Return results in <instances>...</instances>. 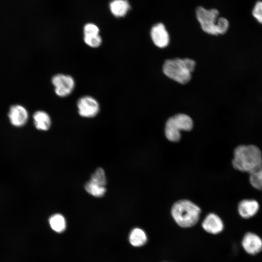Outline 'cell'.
I'll list each match as a JSON object with an SVG mask.
<instances>
[{"instance_id":"4fadbf2b","label":"cell","mask_w":262,"mask_h":262,"mask_svg":"<svg viewBox=\"0 0 262 262\" xmlns=\"http://www.w3.org/2000/svg\"><path fill=\"white\" fill-rule=\"evenodd\" d=\"M34 125L39 130L47 131L51 125V119L48 113L43 111H37L33 115Z\"/></svg>"},{"instance_id":"8992f818","label":"cell","mask_w":262,"mask_h":262,"mask_svg":"<svg viewBox=\"0 0 262 262\" xmlns=\"http://www.w3.org/2000/svg\"><path fill=\"white\" fill-rule=\"evenodd\" d=\"M55 94L59 97H65L69 95L74 89L75 82L70 75L57 74L51 79Z\"/></svg>"},{"instance_id":"5bb4252c","label":"cell","mask_w":262,"mask_h":262,"mask_svg":"<svg viewBox=\"0 0 262 262\" xmlns=\"http://www.w3.org/2000/svg\"><path fill=\"white\" fill-rule=\"evenodd\" d=\"M112 14L117 17L124 16L130 9V5L127 0H113L109 5Z\"/></svg>"},{"instance_id":"7a4b0ae2","label":"cell","mask_w":262,"mask_h":262,"mask_svg":"<svg viewBox=\"0 0 262 262\" xmlns=\"http://www.w3.org/2000/svg\"><path fill=\"white\" fill-rule=\"evenodd\" d=\"M195 62L189 58H175L165 61L163 70L168 78L181 83H187L195 67Z\"/></svg>"},{"instance_id":"30bf717a","label":"cell","mask_w":262,"mask_h":262,"mask_svg":"<svg viewBox=\"0 0 262 262\" xmlns=\"http://www.w3.org/2000/svg\"><path fill=\"white\" fill-rule=\"evenodd\" d=\"M150 35L154 44L161 48L166 47L169 42V36L164 25L159 23L151 28Z\"/></svg>"},{"instance_id":"6da1fadb","label":"cell","mask_w":262,"mask_h":262,"mask_svg":"<svg viewBox=\"0 0 262 262\" xmlns=\"http://www.w3.org/2000/svg\"><path fill=\"white\" fill-rule=\"evenodd\" d=\"M232 164L234 169L250 175L262 166V152L253 145H240L234 150Z\"/></svg>"},{"instance_id":"9c48e42d","label":"cell","mask_w":262,"mask_h":262,"mask_svg":"<svg viewBox=\"0 0 262 262\" xmlns=\"http://www.w3.org/2000/svg\"><path fill=\"white\" fill-rule=\"evenodd\" d=\"M201 226L205 231L213 235L221 233L224 228L221 218L213 213H210L206 216Z\"/></svg>"},{"instance_id":"52a82bcc","label":"cell","mask_w":262,"mask_h":262,"mask_svg":"<svg viewBox=\"0 0 262 262\" xmlns=\"http://www.w3.org/2000/svg\"><path fill=\"white\" fill-rule=\"evenodd\" d=\"M77 108L79 115L86 118L95 116L99 111L98 101L89 96L81 98L77 102Z\"/></svg>"},{"instance_id":"5b68a950","label":"cell","mask_w":262,"mask_h":262,"mask_svg":"<svg viewBox=\"0 0 262 262\" xmlns=\"http://www.w3.org/2000/svg\"><path fill=\"white\" fill-rule=\"evenodd\" d=\"M219 12L216 9H207L199 6L196 9V16L202 29L206 33L216 35L219 34L218 22Z\"/></svg>"},{"instance_id":"44dd1931","label":"cell","mask_w":262,"mask_h":262,"mask_svg":"<svg viewBox=\"0 0 262 262\" xmlns=\"http://www.w3.org/2000/svg\"><path fill=\"white\" fill-rule=\"evenodd\" d=\"M252 14L256 20L262 24V0H258L255 3Z\"/></svg>"},{"instance_id":"3957f363","label":"cell","mask_w":262,"mask_h":262,"mask_svg":"<svg viewBox=\"0 0 262 262\" xmlns=\"http://www.w3.org/2000/svg\"><path fill=\"white\" fill-rule=\"evenodd\" d=\"M201 210L196 204L188 200L176 202L171 209V215L180 227L188 228L195 226L198 221Z\"/></svg>"},{"instance_id":"9a60e30c","label":"cell","mask_w":262,"mask_h":262,"mask_svg":"<svg viewBox=\"0 0 262 262\" xmlns=\"http://www.w3.org/2000/svg\"><path fill=\"white\" fill-rule=\"evenodd\" d=\"M129 240L132 246L141 247L146 244L147 237L144 230L139 228H135L131 231L129 236Z\"/></svg>"},{"instance_id":"ac0fdd59","label":"cell","mask_w":262,"mask_h":262,"mask_svg":"<svg viewBox=\"0 0 262 262\" xmlns=\"http://www.w3.org/2000/svg\"><path fill=\"white\" fill-rule=\"evenodd\" d=\"M250 184L255 189L262 190V166L254 173L250 174Z\"/></svg>"},{"instance_id":"7402d4cb","label":"cell","mask_w":262,"mask_h":262,"mask_svg":"<svg viewBox=\"0 0 262 262\" xmlns=\"http://www.w3.org/2000/svg\"><path fill=\"white\" fill-rule=\"evenodd\" d=\"M83 33L84 35L99 34V29L95 24L89 23L84 25Z\"/></svg>"},{"instance_id":"e0dca14e","label":"cell","mask_w":262,"mask_h":262,"mask_svg":"<svg viewBox=\"0 0 262 262\" xmlns=\"http://www.w3.org/2000/svg\"><path fill=\"white\" fill-rule=\"evenodd\" d=\"M85 189L89 194L96 197L103 196L106 191L105 186L95 183L90 180L85 184Z\"/></svg>"},{"instance_id":"7c38bea8","label":"cell","mask_w":262,"mask_h":262,"mask_svg":"<svg viewBox=\"0 0 262 262\" xmlns=\"http://www.w3.org/2000/svg\"><path fill=\"white\" fill-rule=\"evenodd\" d=\"M259 204L254 199H244L238 206V212L244 219H248L256 214L259 210Z\"/></svg>"},{"instance_id":"277c9868","label":"cell","mask_w":262,"mask_h":262,"mask_svg":"<svg viewBox=\"0 0 262 262\" xmlns=\"http://www.w3.org/2000/svg\"><path fill=\"white\" fill-rule=\"evenodd\" d=\"M193 126V120L190 116L185 114H178L169 118L166 121L165 134L169 140L177 142L180 139V131H190Z\"/></svg>"},{"instance_id":"d6986e66","label":"cell","mask_w":262,"mask_h":262,"mask_svg":"<svg viewBox=\"0 0 262 262\" xmlns=\"http://www.w3.org/2000/svg\"><path fill=\"white\" fill-rule=\"evenodd\" d=\"M90 181L105 186L106 184V178L104 170L101 168H98L92 175Z\"/></svg>"},{"instance_id":"8fae6325","label":"cell","mask_w":262,"mask_h":262,"mask_svg":"<svg viewBox=\"0 0 262 262\" xmlns=\"http://www.w3.org/2000/svg\"><path fill=\"white\" fill-rule=\"evenodd\" d=\"M8 116L13 125L16 127H21L27 122L28 113L23 106L15 105L10 107Z\"/></svg>"},{"instance_id":"ba28073f","label":"cell","mask_w":262,"mask_h":262,"mask_svg":"<svg viewBox=\"0 0 262 262\" xmlns=\"http://www.w3.org/2000/svg\"><path fill=\"white\" fill-rule=\"evenodd\" d=\"M241 245L246 253L255 255L262 251V239L255 233L248 232L244 235Z\"/></svg>"},{"instance_id":"2e32d148","label":"cell","mask_w":262,"mask_h":262,"mask_svg":"<svg viewBox=\"0 0 262 262\" xmlns=\"http://www.w3.org/2000/svg\"><path fill=\"white\" fill-rule=\"evenodd\" d=\"M51 229L57 232H62L66 228V222L64 217L60 214H55L49 219Z\"/></svg>"},{"instance_id":"ffe728a7","label":"cell","mask_w":262,"mask_h":262,"mask_svg":"<svg viewBox=\"0 0 262 262\" xmlns=\"http://www.w3.org/2000/svg\"><path fill=\"white\" fill-rule=\"evenodd\" d=\"M83 39L87 46L93 48L99 47L102 43V38L99 34L84 35Z\"/></svg>"}]
</instances>
